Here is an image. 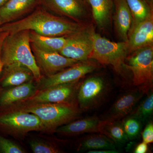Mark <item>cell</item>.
Returning <instances> with one entry per match:
<instances>
[{
    "mask_svg": "<svg viewBox=\"0 0 153 153\" xmlns=\"http://www.w3.org/2000/svg\"><path fill=\"white\" fill-rule=\"evenodd\" d=\"M37 8L24 19L4 24L1 27V32L12 34L28 30L43 36H66L78 32L87 25L53 15L44 8Z\"/></svg>",
    "mask_w": 153,
    "mask_h": 153,
    "instance_id": "obj_1",
    "label": "cell"
},
{
    "mask_svg": "<svg viewBox=\"0 0 153 153\" xmlns=\"http://www.w3.org/2000/svg\"><path fill=\"white\" fill-rule=\"evenodd\" d=\"M1 59L3 67L12 63H20L32 71L36 81L38 82L42 78L41 69L31 49L30 30L8 34L2 45Z\"/></svg>",
    "mask_w": 153,
    "mask_h": 153,
    "instance_id": "obj_2",
    "label": "cell"
},
{
    "mask_svg": "<svg viewBox=\"0 0 153 153\" xmlns=\"http://www.w3.org/2000/svg\"><path fill=\"white\" fill-rule=\"evenodd\" d=\"M21 110L36 115L45 129H56L78 117L80 110L77 102L28 104Z\"/></svg>",
    "mask_w": 153,
    "mask_h": 153,
    "instance_id": "obj_3",
    "label": "cell"
},
{
    "mask_svg": "<svg viewBox=\"0 0 153 153\" xmlns=\"http://www.w3.org/2000/svg\"><path fill=\"white\" fill-rule=\"evenodd\" d=\"M93 48L89 59L102 65H111L116 72L121 74L128 54L127 42H113L94 33Z\"/></svg>",
    "mask_w": 153,
    "mask_h": 153,
    "instance_id": "obj_4",
    "label": "cell"
},
{
    "mask_svg": "<svg viewBox=\"0 0 153 153\" xmlns=\"http://www.w3.org/2000/svg\"><path fill=\"white\" fill-rule=\"evenodd\" d=\"M127 57L124 67L132 72L134 85L149 92L153 87V46L144 47Z\"/></svg>",
    "mask_w": 153,
    "mask_h": 153,
    "instance_id": "obj_5",
    "label": "cell"
},
{
    "mask_svg": "<svg viewBox=\"0 0 153 153\" xmlns=\"http://www.w3.org/2000/svg\"><path fill=\"white\" fill-rule=\"evenodd\" d=\"M109 89L108 83L102 76H91L82 81L76 96L79 108L87 111L97 107L104 100Z\"/></svg>",
    "mask_w": 153,
    "mask_h": 153,
    "instance_id": "obj_6",
    "label": "cell"
},
{
    "mask_svg": "<svg viewBox=\"0 0 153 153\" xmlns=\"http://www.w3.org/2000/svg\"><path fill=\"white\" fill-rule=\"evenodd\" d=\"M94 28L90 25L66 36V42L60 54L78 61L89 59L93 48Z\"/></svg>",
    "mask_w": 153,
    "mask_h": 153,
    "instance_id": "obj_7",
    "label": "cell"
},
{
    "mask_svg": "<svg viewBox=\"0 0 153 153\" xmlns=\"http://www.w3.org/2000/svg\"><path fill=\"white\" fill-rule=\"evenodd\" d=\"M97 67V63L91 59L79 61L55 74L41 78L38 81V88L41 90L60 84L78 81L86 74L94 71Z\"/></svg>",
    "mask_w": 153,
    "mask_h": 153,
    "instance_id": "obj_8",
    "label": "cell"
},
{
    "mask_svg": "<svg viewBox=\"0 0 153 153\" xmlns=\"http://www.w3.org/2000/svg\"><path fill=\"white\" fill-rule=\"evenodd\" d=\"M80 82L79 80L39 90L26 100L28 104L77 102L76 96Z\"/></svg>",
    "mask_w": 153,
    "mask_h": 153,
    "instance_id": "obj_9",
    "label": "cell"
},
{
    "mask_svg": "<svg viewBox=\"0 0 153 153\" xmlns=\"http://www.w3.org/2000/svg\"><path fill=\"white\" fill-rule=\"evenodd\" d=\"M0 126L19 133L46 130L37 116L22 110L1 115Z\"/></svg>",
    "mask_w": 153,
    "mask_h": 153,
    "instance_id": "obj_10",
    "label": "cell"
},
{
    "mask_svg": "<svg viewBox=\"0 0 153 153\" xmlns=\"http://www.w3.org/2000/svg\"><path fill=\"white\" fill-rule=\"evenodd\" d=\"M85 0H40V4L47 10L79 22L86 16Z\"/></svg>",
    "mask_w": 153,
    "mask_h": 153,
    "instance_id": "obj_11",
    "label": "cell"
},
{
    "mask_svg": "<svg viewBox=\"0 0 153 153\" xmlns=\"http://www.w3.org/2000/svg\"><path fill=\"white\" fill-rule=\"evenodd\" d=\"M31 47L38 66L47 76L55 74L79 62L65 57L58 52L41 50L32 44Z\"/></svg>",
    "mask_w": 153,
    "mask_h": 153,
    "instance_id": "obj_12",
    "label": "cell"
},
{
    "mask_svg": "<svg viewBox=\"0 0 153 153\" xmlns=\"http://www.w3.org/2000/svg\"><path fill=\"white\" fill-rule=\"evenodd\" d=\"M127 43L129 54L142 48L153 46V12L144 21L131 29Z\"/></svg>",
    "mask_w": 153,
    "mask_h": 153,
    "instance_id": "obj_13",
    "label": "cell"
},
{
    "mask_svg": "<svg viewBox=\"0 0 153 153\" xmlns=\"http://www.w3.org/2000/svg\"><path fill=\"white\" fill-rule=\"evenodd\" d=\"M145 92L139 88L129 91L121 96L105 114L103 120L120 121L134 109Z\"/></svg>",
    "mask_w": 153,
    "mask_h": 153,
    "instance_id": "obj_14",
    "label": "cell"
},
{
    "mask_svg": "<svg viewBox=\"0 0 153 153\" xmlns=\"http://www.w3.org/2000/svg\"><path fill=\"white\" fill-rule=\"evenodd\" d=\"M39 4L40 0H8L0 8V17L3 25L22 19Z\"/></svg>",
    "mask_w": 153,
    "mask_h": 153,
    "instance_id": "obj_15",
    "label": "cell"
},
{
    "mask_svg": "<svg viewBox=\"0 0 153 153\" xmlns=\"http://www.w3.org/2000/svg\"><path fill=\"white\" fill-rule=\"evenodd\" d=\"M2 72L1 85L4 88L22 85L34 79L32 71L20 63H12L4 66Z\"/></svg>",
    "mask_w": 153,
    "mask_h": 153,
    "instance_id": "obj_16",
    "label": "cell"
},
{
    "mask_svg": "<svg viewBox=\"0 0 153 153\" xmlns=\"http://www.w3.org/2000/svg\"><path fill=\"white\" fill-rule=\"evenodd\" d=\"M115 7L114 22L117 35L123 41L127 42L131 27L133 18L126 0H114Z\"/></svg>",
    "mask_w": 153,
    "mask_h": 153,
    "instance_id": "obj_17",
    "label": "cell"
},
{
    "mask_svg": "<svg viewBox=\"0 0 153 153\" xmlns=\"http://www.w3.org/2000/svg\"><path fill=\"white\" fill-rule=\"evenodd\" d=\"M37 88L33 80L10 88L0 96V107H6L15 102L26 100L37 92Z\"/></svg>",
    "mask_w": 153,
    "mask_h": 153,
    "instance_id": "obj_18",
    "label": "cell"
},
{
    "mask_svg": "<svg viewBox=\"0 0 153 153\" xmlns=\"http://www.w3.org/2000/svg\"><path fill=\"white\" fill-rule=\"evenodd\" d=\"M100 120L96 116L85 118L66 124L55 129L58 133L67 136L76 135L86 133H99Z\"/></svg>",
    "mask_w": 153,
    "mask_h": 153,
    "instance_id": "obj_19",
    "label": "cell"
},
{
    "mask_svg": "<svg viewBox=\"0 0 153 153\" xmlns=\"http://www.w3.org/2000/svg\"><path fill=\"white\" fill-rule=\"evenodd\" d=\"M30 44L38 49L47 52H58L63 49L66 42V36H49L30 31Z\"/></svg>",
    "mask_w": 153,
    "mask_h": 153,
    "instance_id": "obj_20",
    "label": "cell"
},
{
    "mask_svg": "<svg viewBox=\"0 0 153 153\" xmlns=\"http://www.w3.org/2000/svg\"><path fill=\"white\" fill-rule=\"evenodd\" d=\"M98 132L104 135L115 145H124L128 141L121 122L102 120L100 122Z\"/></svg>",
    "mask_w": 153,
    "mask_h": 153,
    "instance_id": "obj_21",
    "label": "cell"
},
{
    "mask_svg": "<svg viewBox=\"0 0 153 153\" xmlns=\"http://www.w3.org/2000/svg\"><path fill=\"white\" fill-rule=\"evenodd\" d=\"M91 7L92 16L96 25L103 27L107 24L110 17L114 0H87Z\"/></svg>",
    "mask_w": 153,
    "mask_h": 153,
    "instance_id": "obj_22",
    "label": "cell"
},
{
    "mask_svg": "<svg viewBox=\"0 0 153 153\" xmlns=\"http://www.w3.org/2000/svg\"><path fill=\"white\" fill-rule=\"evenodd\" d=\"M116 145L107 137L101 133L86 136L78 145V151L100 149H116Z\"/></svg>",
    "mask_w": 153,
    "mask_h": 153,
    "instance_id": "obj_23",
    "label": "cell"
},
{
    "mask_svg": "<svg viewBox=\"0 0 153 153\" xmlns=\"http://www.w3.org/2000/svg\"><path fill=\"white\" fill-rule=\"evenodd\" d=\"M126 1L132 16L133 23L131 28L144 21L153 12V7L145 0Z\"/></svg>",
    "mask_w": 153,
    "mask_h": 153,
    "instance_id": "obj_24",
    "label": "cell"
},
{
    "mask_svg": "<svg viewBox=\"0 0 153 153\" xmlns=\"http://www.w3.org/2000/svg\"><path fill=\"white\" fill-rule=\"evenodd\" d=\"M153 111V94L152 91L149 93L140 104L134 109L129 115L138 119L141 122H145L152 116Z\"/></svg>",
    "mask_w": 153,
    "mask_h": 153,
    "instance_id": "obj_25",
    "label": "cell"
},
{
    "mask_svg": "<svg viewBox=\"0 0 153 153\" xmlns=\"http://www.w3.org/2000/svg\"><path fill=\"white\" fill-rule=\"evenodd\" d=\"M125 117L121 122L125 132L129 140L134 139L139 135L141 129V122L132 116Z\"/></svg>",
    "mask_w": 153,
    "mask_h": 153,
    "instance_id": "obj_26",
    "label": "cell"
},
{
    "mask_svg": "<svg viewBox=\"0 0 153 153\" xmlns=\"http://www.w3.org/2000/svg\"><path fill=\"white\" fill-rule=\"evenodd\" d=\"M30 148L35 153H57L60 151L58 148L51 144L39 140H32L29 142Z\"/></svg>",
    "mask_w": 153,
    "mask_h": 153,
    "instance_id": "obj_27",
    "label": "cell"
},
{
    "mask_svg": "<svg viewBox=\"0 0 153 153\" xmlns=\"http://www.w3.org/2000/svg\"><path fill=\"white\" fill-rule=\"evenodd\" d=\"M0 153H25V152L17 144L0 135Z\"/></svg>",
    "mask_w": 153,
    "mask_h": 153,
    "instance_id": "obj_28",
    "label": "cell"
},
{
    "mask_svg": "<svg viewBox=\"0 0 153 153\" xmlns=\"http://www.w3.org/2000/svg\"><path fill=\"white\" fill-rule=\"evenodd\" d=\"M143 142L147 144L153 142V124L150 122L146 126L142 132Z\"/></svg>",
    "mask_w": 153,
    "mask_h": 153,
    "instance_id": "obj_29",
    "label": "cell"
},
{
    "mask_svg": "<svg viewBox=\"0 0 153 153\" xmlns=\"http://www.w3.org/2000/svg\"><path fill=\"white\" fill-rule=\"evenodd\" d=\"M148 144L143 142L140 143L135 149L134 153H146L148 152Z\"/></svg>",
    "mask_w": 153,
    "mask_h": 153,
    "instance_id": "obj_30",
    "label": "cell"
},
{
    "mask_svg": "<svg viewBox=\"0 0 153 153\" xmlns=\"http://www.w3.org/2000/svg\"><path fill=\"white\" fill-rule=\"evenodd\" d=\"M8 33L7 32H2L0 33V75L2 73L3 68V64L1 59V50L2 45L3 41L5 39Z\"/></svg>",
    "mask_w": 153,
    "mask_h": 153,
    "instance_id": "obj_31",
    "label": "cell"
},
{
    "mask_svg": "<svg viewBox=\"0 0 153 153\" xmlns=\"http://www.w3.org/2000/svg\"><path fill=\"white\" fill-rule=\"evenodd\" d=\"M88 153H117L118 151L117 149H100L88 151Z\"/></svg>",
    "mask_w": 153,
    "mask_h": 153,
    "instance_id": "obj_32",
    "label": "cell"
},
{
    "mask_svg": "<svg viewBox=\"0 0 153 153\" xmlns=\"http://www.w3.org/2000/svg\"><path fill=\"white\" fill-rule=\"evenodd\" d=\"M7 1L8 0H0V8L2 7Z\"/></svg>",
    "mask_w": 153,
    "mask_h": 153,
    "instance_id": "obj_33",
    "label": "cell"
},
{
    "mask_svg": "<svg viewBox=\"0 0 153 153\" xmlns=\"http://www.w3.org/2000/svg\"><path fill=\"white\" fill-rule=\"evenodd\" d=\"M151 6L153 7V0H145Z\"/></svg>",
    "mask_w": 153,
    "mask_h": 153,
    "instance_id": "obj_34",
    "label": "cell"
},
{
    "mask_svg": "<svg viewBox=\"0 0 153 153\" xmlns=\"http://www.w3.org/2000/svg\"><path fill=\"white\" fill-rule=\"evenodd\" d=\"M3 25V23L2 22V19H1V17H0V33H1V27L2 25Z\"/></svg>",
    "mask_w": 153,
    "mask_h": 153,
    "instance_id": "obj_35",
    "label": "cell"
},
{
    "mask_svg": "<svg viewBox=\"0 0 153 153\" xmlns=\"http://www.w3.org/2000/svg\"><path fill=\"white\" fill-rule=\"evenodd\" d=\"M85 1H87V0H85Z\"/></svg>",
    "mask_w": 153,
    "mask_h": 153,
    "instance_id": "obj_36",
    "label": "cell"
}]
</instances>
